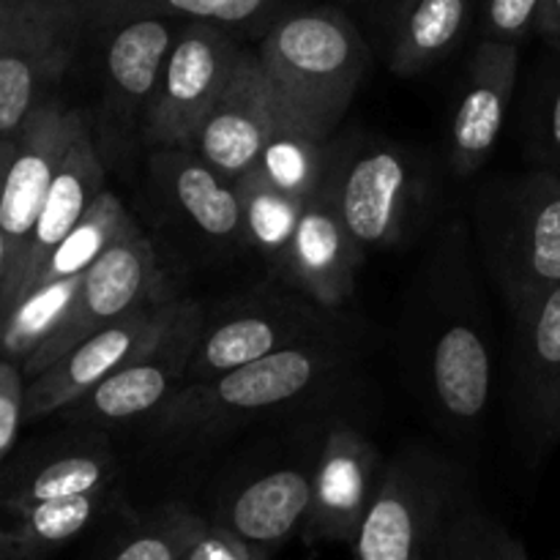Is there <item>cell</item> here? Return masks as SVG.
<instances>
[{"label":"cell","instance_id":"obj_1","mask_svg":"<svg viewBox=\"0 0 560 560\" xmlns=\"http://www.w3.org/2000/svg\"><path fill=\"white\" fill-rule=\"evenodd\" d=\"M257 60L284 113L328 140L359 91L370 52L348 16L315 9L279 20L262 38Z\"/></svg>","mask_w":560,"mask_h":560},{"label":"cell","instance_id":"obj_2","mask_svg":"<svg viewBox=\"0 0 560 560\" xmlns=\"http://www.w3.org/2000/svg\"><path fill=\"white\" fill-rule=\"evenodd\" d=\"M465 490L457 470L421 452L399 454L353 541L355 560H459L454 520Z\"/></svg>","mask_w":560,"mask_h":560},{"label":"cell","instance_id":"obj_3","mask_svg":"<svg viewBox=\"0 0 560 560\" xmlns=\"http://www.w3.org/2000/svg\"><path fill=\"white\" fill-rule=\"evenodd\" d=\"M328 370L331 359L326 350L299 342L288 345L211 381L180 386L159 408V427L164 432H202L244 416L282 408L310 392Z\"/></svg>","mask_w":560,"mask_h":560},{"label":"cell","instance_id":"obj_4","mask_svg":"<svg viewBox=\"0 0 560 560\" xmlns=\"http://www.w3.org/2000/svg\"><path fill=\"white\" fill-rule=\"evenodd\" d=\"M85 124L82 113L66 109L63 104L47 102L27 118L11 142L0 184V230L5 241V266L0 279V323L14 306L20 293L22 268L31 249L33 230L42 217L44 200L52 186L55 173L69 151L71 137Z\"/></svg>","mask_w":560,"mask_h":560},{"label":"cell","instance_id":"obj_5","mask_svg":"<svg viewBox=\"0 0 560 560\" xmlns=\"http://www.w3.org/2000/svg\"><path fill=\"white\" fill-rule=\"evenodd\" d=\"M241 49L211 22H189L175 36L156 93L148 107L142 142L162 151H191L202 120L222 98Z\"/></svg>","mask_w":560,"mask_h":560},{"label":"cell","instance_id":"obj_6","mask_svg":"<svg viewBox=\"0 0 560 560\" xmlns=\"http://www.w3.org/2000/svg\"><path fill=\"white\" fill-rule=\"evenodd\" d=\"M162 273H159L156 252L151 241L142 235L137 224H131L85 273L80 290L71 304L69 315L58 326V331L22 361V372L27 381L42 375L44 370L63 359L69 350L85 342L109 323L120 320L131 310L151 301H162Z\"/></svg>","mask_w":560,"mask_h":560},{"label":"cell","instance_id":"obj_7","mask_svg":"<svg viewBox=\"0 0 560 560\" xmlns=\"http://www.w3.org/2000/svg\"><path fill=\"white\" fill-rule=\"evenodd\" d=\"M175 36L178 33L167 16H131L115 22L104 55V96L96 140L104 162H126L135 142L142 140L148 107Z\"/></svg>","mask_w":560,"mask_h":560},{"label":"cell","instance_id":"obj_8","mask_svg":"<svg viewBox=\"0 0 560 560\" xmlns=\"http://www.w3.org/2000/svg\"><path fill=\"white\" fill-rule=\"evenodd\" d=\"M186 299H162L142 304L88 337L74 350L55 361L49 370L33 377L25 388V419L58 413L85 397L93 386L156 348L164 334L175 326Z\"/></svg>","mask_w":560,"mask_h":560},{"label":"cell","instance_id":"obj_9","mask_svg":"<svg viewBox=\"0 0 560 560\" xmlns=\"http://www.w3.org/2000/svg\"><path fill=\"white\" fill-rule=\"evenodd\" d=\"M498 277L512 310L560 284V175L536 170L520 180L495 235Z\"/></svg>","mask_w":560,"mask_h":560},{"label":"cell","instance_id":"obj_10","mask_svg":"<svg viewBox=\"0 0 560 560\" xmlns=\"http://www.w3.org/2000/svg\"><path fill=\"white\" fill-rule=\"evenodd\" d=\"M202 328L206 323H202L200 304L186 301L175 326L164 334L156 348L104 377L85 397L69 405L66 413L91 424H120L159 410L184 386Z\"/></svg>","mask_w":560,"mask_h":560},{"label":"cell","instance_id":"obj_11","mask_svg":"<svg viewBox=\"0 0 560 560\" xmlns=\"http://www.w3.org/2000/svg\"><path fill=\"white\" fill-rule=\"evenodd\" d=\"M282 124L295 120L273 96L257 55L241 49L233 77L217 107L202 120L191 151L233 184L255 167L262 148Z\"/></svg>","mask_w":560,"mask_h":560},{"label":"cell","instance_id":"obj_12","mask_svg":"<svg viewBox=\"0 0 560 560\" xmlns=\"http://www.w3.org/2000/svg\"><path fill=\"white\" fill-rule=\"evenodd\" d=\"M381 479L377 448L353 427H334L315 459L310 514L301 528L304 539L310 545H353Z\"/></svg>","mask_w":560,"mask_h":560},{"label":"cell","instance_id":"obj_13","mask_svg":"<svg viewBox=\"0 0 560 560\" xmlns=\"http://www.w3.org/2000/svg\"><path fill=\"white\" fill-rule=\"evenodd\" d=\"M326 186L350 238L364 255L402 238L413 178L408 162L394 148H366Z\"/></svg>","mask_w":560,"mask_h":560},{"label":"cell","instance_id":"obj_14","mask_svg":"<svg viewBox=\"0 0 560 560\" xmlns=\"http://www.w3.org/2000/svg\"><path fill=\"white\" fill-rule=\"evenodd\" d=\"M520 69L517 44L481 42L468 63L463 93L452 118L448 156L457 175H470L487 162L506 124Z\"/></svg>","mask_w":560,"mask_h":560},{"label":"cell","instance_id":"obj_15","mask_svg":"<svg viewBox=\"0 0 560 560\" xmlns=\"http://www.w3.org/2000/svg\"><path fill=\"white\" fill-rule=\"evenodd\" d=\"M364 252L355 246L326 189L304 206L282 271L315 304L334 310L350 301L355 290V268Z\"/></svg>","mask_w":560,"mask_h":560},{"label":"cell","instance_id":"obj_16","mask_svg":"<svg viewBox=\"0 0 560 560\" xmlns=\"http://www.w3.org/2000/svg\"><path fill=\"white\" fill-rule=\"evenodd\" d=\"M315 485L312 468H277L246 481L230 495L219 525L238 536L257 558L277 552L295 530L304 528Z\"/></svg>","mask_w":560,"mask_h":560},{"label":"cell","instance_id":"obj_17","mask_svg":"<svg viewBox=\"0 0 560 560\" xmlns=\"http://www.w3.org/2000/svg\"><path fill=\"white\" fill-rule=\"evenodd\" d=\"M104 189H107V162H104L102 151L96 145L93 126L85 120L77 129V135L71 137L69 151H66L63 162H60L58 173L52 178V186L47 191L42 217H38L36 230H33L25 268H22V282L16 301L31 288L33 279L44 268V262L49 260V255L80 224V219L85 217L88 208L93 206V200Z\"/></svg>","mask_w":560,"mask_h":560},{"label":"cell","instance_id":"obj_18","mask_svg":"<svg viewBox=\"0 0 560 560\" xmlns=\"http://www.w3.org/2000/svg\"><path fill=\"white\" fill-rule=\"evenodd\" d=\"M520 383L530 416L545 432L560 430V284L514 310Z\"/></svg>","mask_w":560,"mask_h":560},{"label":"cell","instance_id":"obj_19","mask_svg":"<svg viewBox=\"0 0 560 560\" xmlns=\"http://www.w3.org/2000/svg\"><path fill=\"white\" fill-rule=\"evenodd\" d=\"M299 331V317L279 315V312H241L219 326L202 328L189 370H186L184 386L211 381L224 372L266 359L288 345H295Z\"/></svg>","mask_w":560,"mask_h":560},{"label":"cell","instance_id":"obj_20","mask_svg":"<svg viewBox=\"0 0 560 560\" xmlns=\"http://www.w3.org/2000/svg\"><path fill=\"white\" fill-rule=\"evenodd\" d=\"M80 31L0 52V137H14L47 102V91L69 71Z\"/></svg>","mask_w":560,"mask_h":560},{"label":"cell","instance_id":"obj_21","mask_svg":"<svg viewBox=\"0 0 560 560\" xmlns=\"http://www.w3.org/2000/svg\"><path fill=\"white\" fill-rule=\"evenodd\" d=\"M109 501L113 490H102L0 514V560H47L91 528Z\"/></svg>","mask_w":560,"mask_h":560},{"label":"cell","instance_id":"obj_22","mask_svg":"<svg viewBox=\"0 0 560 560\" xmlns=\"http://www.w3.org/2000/svg\"><path fill=\"white\" fill-rule=\"evenodd\" d=\"M113 485L115 459L107 446L74 448V452L49 457L0 481V514L20 512V509L36 506V503L60 501V498L113 490Z\"/></svg>","mask_w":560,"mask_h":560},{"label":"cell","instance_id":"obj_23","mask_svg":"<svg viewBox=\"0 0 560 560\" xmlns=\"http://www.w3.org/2000/svg\"><path fill=\"white\" fill-rule=\"evenodd\" d=\"M162 167L170 195L202 233L219 241H246L244 208L228 178L195 151H164Z\"/></svg>","mask_w":560,"mask_h":560},{"label":"cell","instance_id":"obj_24","mask_svg":"<svg viewBox=\"0 0 560 560\" xmlns=\"http://www.w3.org/2000/svg\"><path fill=\"white\" fill-rule=\"evenodd\" d=\"M490 381L492 364L481 334L465 323L448 326L432 353V383L443 410L463 421L481 416L490 399Z\"/></svg>","mask_w":560,"mask_h":560},{"label":"cell","instance_id":"obj_25","mask_svg":"<svg viewBox=\"0 0 560 560\" xmlns=\"http://www.w3.org/2000/svg\"><path fill=\"white\" fill-rule=\"evenodd\" d=\"M470 0H402L394 27L392 69L413 77L441 63L463 38Z\"/></svg>","mask_w":560,"mask_h":560},{"label":"cell","instance_id":"obj_26","mask_svg":"<svg viewBox=\"0 0 560 560\" xmlns=\"http://www.w3.org/2000/svg\"><path fill=\"white\" fill-rule=\"evenodd\" d=\"M135 224V219L129 217L124 206H120L118 197L109 189H104L102 195L93 200V206L88 208L85 217L80 219L74 230L66 235L58 244V249L49 255V260L44 262V268L38 271V277L33 279L31 288L25 293H31L33 288H42V284L60 282V279L82 277L126 230ZM22 293V295H25ZM14 310V306H11Z\"/></svg>","mask_w":560,"mask_h":560},{"label":"cell","instance_id":"obj_27","mask_svg":"<svg viewBox=\"0 0 560 560\" xmlns=\"http://www.w3.org/2000/svg\"><path fill=\"white\" fill-rule=\"evenodd\" d=\"M233 186L238 191L241 208H244L246 244H252L260 255L282 268L306 202L284 195L257 170L241 175L238 180H233Z\"/></svg>","mask_w":560,"mask_h":560},{"label":"cell","instance_id":"obj_28","mask_svg":"<svg viewBox=\"0 0 560 560\" xmlns=\"http://www.w3.org/2000/svg\"><path fill=\"white\" fill-rule=\"evenodd\" d=\"M252 170L271 180L284 195L299 202H310L312 197L326 189V140L310 135L295 124H282L271 135L262 156Z\"/></svg>","mask_w":560,"mask_h":560},{"label":"cell","instance_id":"obj_29","mask_svg":"<svg viewBox=\"0 0 560 560\" xmlns=\"http://www.w3.org/2000/svg\"><path fill=\"white\" fill-rule=\"evenodd\" d=\"M80 282L82 277L60 279L22 295L0 323V350L16 361H25L27 355L36 353L69 315Z\"/></svg>","mask_w":560,"mask_h":560},{"label":"cell","instance_id":"obj_30","mask_svg":"<svg viewBox=\"0 0 560 560\" xmlns=\"http://www.w3.org/2000/svg\"><path fill=\"white\" fill-rule=\"evenodd\" d=\"M271 0H80L85 20L124 22L131 16H186L189 22L241 25L255 20Z\"/></svg>","mask_w":560,"mask_h":560},{"label":"cell","instance_id":"obj_31","mask_svg":"<svg viewBox=\"0 0 560 560\" xmlns=\"http://www.w3.org/2000/svg\"><path fill=\"white\" fill-rule=\"evenodd\" d=\"M85 27L80 0H0V52Z\"/></svg>","mask_w":560,"mask_h":560},{"label":"cell","instance_id":"obj_32","mask_svg":"<svg viewBox=\"0 0 560 560\" xmlns=\"http://www.w3.org/2000/svg\"><path fill=\"white\" fill-rule=\"evenodd\" d=\"M200 523V514L189 512L186 506L178 503L164 506L151 514L140 528L131 530L107 560H180Z\"/></svg>","mask_w":560,"mask_h":560},{"label":"cell","instance_id":"obj_33","mask_svg":"<svg viewBox=\"0 0 560 560\" xmlns=\"http://www.w3.org/2000/svg\"><path fill=\"white\" fill-rule=\"evenodd\" d=\"M454 541L459 560H530L525 547L501 523L481 512L479 503L465 492L454 520Z\"/></svg>","mask_w":560,"mask_h":560},{"label":"cell","instance_id":"obj_34","mask_svg":"<svg viewBox=\"0 0 560 560\" xmlns=\"http://www.w3.org/2000/svg\"><path fill=\"white\" fill-rule=\"evenodd\" d=\"M545 0H485V38L501 44H523L539 31Z\"/></svg>","mask_w":560,"mask_h":560},{"label":"cell","instance_id":"obj_35","mask_svg":"<svg viewBox=\"0 0 560 560\" xmlns=\"http://www.w3.org/2000/svg\"><path fill=\"white\" fill-rule=\"evenodd\" d=\"M25 372L11 359H0V463L14 448L25 419Z\"/></svg>","mask_w":560,"mask_h":560},{"label":"cell","instance_id":"obj_36","mask_svg":"<svg viewBox=\"0 0 560 560\" xmlns=\"http://www.w3.org/2000/svg\"><path fill=\"white\" fill-rule=\"evenodd\" d=\"M180 560H260L238 536L230 534L219 523H208L202 520L197 528L195 539H191L189 550L184 552Z\"/></svg>","mask_w":560,"mask_h":560},{"label":"cell","instance_id":"obj_37","mask_svg":"<svg viewBox=\"0 0 560 560\" xmlns=\"http://www.w3.org/2000/svg\"><path fill=\"white\" fill-rule=\"evenodd\" d=\"M545 140H547V153L560 164V80L552 88L550 102H547L545 113Z\"/></svg>","mask_w":560,"mask_h":560},{"label":"cell","instance_id":"obj_38","mask_svg":"<svg viewBox=\"0 0 560 560\" xmlns=\"http://www.w3.org/2000/svg\"><path fill=\"white\" fill-rule=\"evenodd\" d=\"M536 33L560 52V0H545L539 16V31Z\"/></svg>","mask_w":560,"mask_h":560},{"label":"cell","instance_id":"obj_39","mask_svg":"<svg viewBox=\"0 0 560 560\" xmlns=\"http://www.w3.org/2000/svg\"><path fill=\"white\" fill-rule=\"evenodd\" d=\"M11 142H14V137H0V184H3V173H5V162H9ZM3 266H5V241H3V230H0V279H3Z\"/></svg>","mask_w":560,"mask_h":560}]
</instances>
